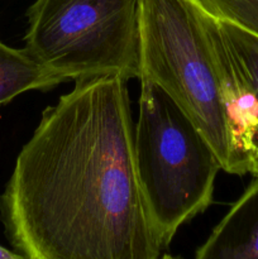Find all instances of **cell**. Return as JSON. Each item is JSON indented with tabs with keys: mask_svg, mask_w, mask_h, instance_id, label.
Wrapping results in <instances>:
<instances>
[{
	"mask_svg": "<svg viewBox=\"0 0 258 259\" xmlns=\"http://www.w3.org/2000/svg\"><path fill=\"white\" fill-rule=\"evenodd\" d=\"M159 259H180V258L172 257V255H169V254H163V255H162V257L159 258Z\"/></svg>",
	"mask_w": 258,
	"mask_h": 259,
	"instance_id": "30bf717a",
	"label": "cell"
},
{
	"mask_svg": "<svg viewBox=\"0 0 258 259\" xmlns=\"http://www.w3.org/2000/svg\"><path fill=\"white\" fill-rule=\"evenodd\" d=\"M141 78L161 86L230 167V134L214 50L197 0H139Z\"/></svg>",
	"mask_w": 258,
	"mask_h": 259,
	"instance_id": "3957f363",
	"label": "cell"
},
{
	"mask_svg": "<svg viewBox=\"0 0 258 259\" xmlns=\"http://www.w3.org/2000/svg\"><path fill=\"white\" fill-rule=\"evenodd\" d=\"M126 81H75L20 149L0 214L23 259H159L164 247L134 163Z\"/></svg>",
	"mask_w": 258,
	"mask_h": 259,
	"instance_id": "6da1fadb",
	"label": "cell"
},
{
	"mask_svg": "<svg viewBox=\"0 0 258 259\" xmlns=\"http://www.w3.org/2000/svg\"><path fill=\"white\" fill-rule=\"evenodd\" d=\"M218 30L258 104V37L215 17Z\"/></svg>",
	"mask_w": 258,
	"mask_h": 259,
	"instance_id": "52a82bcc",
	"label": "cell"
},
{
	"mask_svg": "<svg viewBox=\"0 0 258 259\" xmlns=\"http://www.w3.org/2000/svg\"><path fill=\"white\" fill-rule=\"evenodd\" d=\"M27 18L23 50L61 82L141 78L139 0H35Z\"/></svg>",
	"mask_w": 258,
	"mask_h": 259,
	"instance_id": "277c9868",
	"label": "cell"
},
{
	"mask_svg": "<svg viewBox=\"0 0 258 259\" xmlns=\"http://www.w3.org/2000/svg\"><path fill=\"white\" fill-rule=\"evenodd\" d=\"M194 259H258V177L214 228Z\"/></svg>",
	"mask_w": 258,
	"mask_h": 259,
	"instance_id": "5b68a950",
	"label": "cell"
},
{
	"mask_svg": "<svg viewBox=\"0 0 258 259\" xmlns=\"http://www.w3.org/2000/svg\"><path fill=\"white\" fill-rule=\"evenodd\" d=\"M206 12L258 37V0H197Z\"/></svg>",
	"mask_w": 258,
	"mask_h": 259,
	"instance_id": "ba28073f",
	"label": "cell"
},
{
	"mask_svg": "<svg viewBox=\"0 0 258 259\" xmlns=\"http://www.w3.org/2000/svg\"><path fill=\"white\" fill-rule=\"evenodd\" d=\"M139 115L133 151L137 176L163 247L212 201L222 169L206 137L157 83L139 78Z\"/></svg>",
	"mask_w": 258,
	"mask_h": 259,
	"instance_id": "7a4b0ae2",
	"label": "cell"
},
{
	"mask_svg": "<svg viewBox=\"0 0 258 259\" xmlns=\"http://www.w3.org/2000/svg\"><path fill=\"white\" fill-rule=\"evenodd\" d=\"M0 259H23V257L18 253L12 252V250L0 245Z\"/></svg>",
	"mask_w": 258,
	"mask_h": 259,
	"instance_id": "9c48e42d",
	"label": "cell"
},
{
	"mask_svg": "<svg viewBox=\"0 0 258 259\" xmlns=\"http://www.w3.org/2000/svg\"><path fill=\"white\" fill-rule=\"evenodd\" d=\"M60 83L56 76L34 62L23 48L10 47L0 40V106L23 93L51 90Z\"/></svg>",
	"mask_w": 258,
	"mask_h": 259,
	"instance_id": "8992f818",
	"label": "cell"
}]
</instances>
